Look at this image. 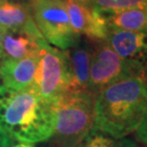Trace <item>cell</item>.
Here are the masks:
<instances>
[{
    "label": "cell",
    "instance_id": "6da1fadb",
    "mask_svg": "<svg viewBox=\"0 0 147 147\" xmlns=\"http://www.w3.org/2000/svg\"><path fill=\"white\" fill-rule=\"evenodd\" d=\"M147 111V80L129 77L104 87L95 96L93 129L123 139L139 128Z\"/></svg>",
    "mask_w": 147,
    "mask_h": 147
},
{
    "label": "cell",
    "instance_id": "7a4b0ae2",
    "mask_svg": "<svg viewBox=\"0 0 147 147\" xmlns=\"http://www.w3.org/2000/svg\"><path fill=\"white\" fill-rule=\"evenodd\" d=\"M52 105L39 96L34 86L15 90L0 87V127L9 137L24 143H38L53 136Z\"/></svg>",
    "mask_w": 147,
    "mask_h": 147
},
{
    "label": "cell",
    "instance_id": "3957f363",
    "mask_svg": "<svg viewBox=\"0 0 147 147\" xmlns=\"http://www.w3.org/2000/svg\"><path fill=\"white\" fill-rule=\"evenodd\" d=\"M54 142L77 147L94 126L95 97L88 90L67 91L54 104Z\"/></svg>",
    "mask_w": 147,
    "mask_h": 147
},
{
    "label": "cell",
    "instance_id": "277c9868",
    "mask_svg": "<svg viewBox=\"0 0 147 147\" xmlns=\"http://www.w3.org/2000/svg\"><path fill=\"white\" fill-rule=\"evenodd\" d=\"M29 6L37 29L49 44L67 51L79 40L71 27L65 0H30Z\"/></svg>",
    "mask_w": 147,
    "mask_h": 147
},
{
    "label": "cell",
    "instance_id": "5b68a950",
    "mask_svg": "<svg viewBox=\"0 0 147 147\" xmlns=\"http://www.w3.org/2000/svg\"><path fill=\"white\" fill-rule=\"evenodd\" d=\"M91 48L88 91L94 97L104 87L129 77L147 80V69L124 61L116 53L106 40L95 41Z\"/></svg>",
    "mask_w": 147,
    "mask_h": 147
},
{
    "label": "cell",
    "instance_id": "8992f818",
    "mask_svg": "<svg viewBox=\"0 0 147 147\" xmlns=\"http://www.w3.org/2000/svg\"><path fill=\"white\" fill-rule=\"evenodd\" d=\"M72 86V76L65 51L43 48L34 76L33 86L39 96L49 104H54Z\"/></svg>",
    "mask_w": 147,
    "mask_h": 147
},
{
    "label": "cell",
    "instance_id": "52a82bcc",
    "mask_svg": "<svg viewBox=\"0 0 147 147\" xmlns=\"http://www.w3.org/2000/svg\"><path fill=\"white\" fill-rule=\"evenodd\" d=\"M72 30L77 35H84L92 41L105 40L108 24L105 15L93 6L75 0H65Z\"/></svg>",
    "mask_w": 147,
    "mask_h": 147
},
{
    "label": "cell",
    "instance_id": "ba28073f",
    "mask_svg": "<svg viewBox=\"0 0 147 147\" xmlns=\"http://www.w3.org/2000/svg\"><path fill=\"white\" fill-rule=\"evenodd\" d=\"M105 40L121 59L147 69V32L108 28Z\"/></svg>",
    "mask_w": 147,
    "mask_h": 147
},
{
    "label": "cell",
    "instance_id": "9c48e42d",
    "mask_svg": "<svg viewBox=\"0 0 147 147\" xmlns=\"http://www.w3.org/2000/svg\"><path fill=\"white\" fill-rule=\"evenodd\" d=\"M40 53L22 59H1L0 76L3 86L15 90L33 86Z\"/></svg>",
    "mask_w": 147,
    "mask_h": 147
},
{
    "label": "cell",
    "instance_id": "30bf717a",
    "mask_svg": "<svg viewBox=\"0 0 147 147\" xmlns=\"http://www.w3.org/2000/svg\"><path fill=\"white\" fill-rule=\"evenodd\" d=\"M49 44L24 30H4L1 59H22L39 54Z\"/></svg>",
    "mask_w": 147,
    "mask_h": 147
},
{
    "label": "cell",
    "instance_id": "8fae6325",
    "mask_svg": "<svg viewBox=\"0 0 147 147\" xmlns=\"http://www.w3.org/2000/svg\"><path fill=\"white\" fill-rule=\"evenodd\" d=\"M0 28L4 30H24L39 39H45L37 29L30 6L5 0L0 2Z\"/></svg>",
    "mask_w": 147,
    "mask_h": 147
},
{
    "label": "cell",
    "instance_id": "7c38bea8",
    "mask_svg": "<svg viewBox=\"0 0 147 147\" xmlns=\"http://www.w3.org/2000/svg\"><path fill=\"white\" fill-rule=\"evenodd\" d=\"M65 52L72 76V86L70 90H88L91 47L79 38L71 48L65 51Z\"/></svg>",
    "mask_w": 147,
    "mask_h": 147
},
{
    "label": "cell",
    "instance_id": "4fadbf2b",
    "mask_svg": "<svg viewBox=\"0 0 147 147\" xmlns=\"http://www.w3.org/2000/svg\"><path fill=\"white\" fill-rule=\"evenodd\" d=\"M105 14L107 19L108 28L147 32V10L145 9H128Z\"/></svg>",
    "mask_w": 147,
    "mask_h": 147
},
{
    "label": "cell",
    "instance_id": "5bb4252c",
    "mask_svg": "<svg viewBox=\"0 0 147 147\" xmlns=\"http://www.w3.org/2000/svg\"><path fill=\"white\" fill-rule=\"evenodd\" d=\"M77 147H138V144L133 140L116 139L92 128Z\"/></svg>",
    "mask_w": 147,
    "mask_h": 147
},
{
    "label": "cell",
    "instance_id": "9a60e30c",
    "mask_svg": "<svg viewBox=\"0 0 147 147\" xmlns=\"http://www.w3.org/2000/svg\"><path fill=\"white\" fill-rule=\"evenodd\" d=\"M91 6L105 13H113L135 8L147 10V0H92Z\"/></svg>",
    "mask_w": 147,
    "mask_h": 147
},
{
    "label": "cell",
    "instance_id": "2e32d148",
    "mask_svg": "<svg viewBox=\"0 0 147 147\" xmlns=\"http://www.w3.org/2000/svg\"><path fill=\"white\" fill-rule=\"evenodd\" d=\"M135 137L138 142L147 147V111L139 128L135 131Z\"/></svg>",
    "mask_w": 147,
    "mask_h": 147
},
{
    "label": "cell",
    "instance_id": "e0dca14e",
    "mask_svg": "<svg viewBox=\"0 0 147 147\" xmlns=\"http://www.w3.org/2000/svg\"><path fill=\"white\" fill-rule=\"evenodd\" d=\"M9 144H10V137L0 127V147H9Z\"/></svg>",
    "mask_w": 147,
    "mask_h": 147
},
{
    "label": "cell",
    "instance_id": "ac0fdd59",
    "mask_svg": "<svg viewBox=\"0 0 147 147\" xmlns=\"http://www.w3.org/2000/svg\"><path fill=\"white\" fill-rule=\"evenodd\" d=\"M3 34H4V30H3L2 28H0V60H1V58H2V53H3V51H2Z\"/></svg>",
    "mask_w": 147,
    "mask_h": 147
},
{
    "label": "cell",
    "instance_id": "d6986e66",
    "mask_svg": "<svg viewBox=\"0 0 147 147\" xmlns=\"http://www.w3.org/2000/svg\"><path fill=\"white\" fill-rule=\"evenodd\" d=\"M75 1L78 3H81V4L87 5V6L91 5V3H92V0H75Z\"/></svg>",
    "mask_w": 147,
    "mask_h": 147
},
{
    "label": "cell",
    "instance_id": "ffe728a7",
    "mask_svg": "<svg viewBox=\"0 0 147 147\" xmlns=\"http://www.w3.org/2000/svg\"><path fill=\"white\" fill-rule=\"evenodd\" d=\"M11 147H32V145L28 144V143H24V142H20V143H17V144H15Z\"/></svg>",
    "mask_w": 147,
    "mask_h": 147
},
{
    "label": "cell",
    "instance_id": "44dd1931",
    "mask_svg": "<svg viewBox=\"0 0 147 147\" xmlns=\"http://www.w3.org/2000/svg\"><path fill=\"white\" fill-rule=\"evenodd\" d=\"M49 147H65V146H63L62 144H60V143H58V142H54V140H52Z\"/></svg>",
    "mask_w": 147,
    "mask_h": 147
},
{
    "label": "cell",
    "instance_id": "7402d4cb",
    "mask_svg": "<svg viewBox=\"0 0 147 147\" xmlns=\"http://www.w3.org/2000/svg\"><path fill=\"white\" fill-rule=\"evenodd\" d=\"M3 86V83H2V79H1V76H0V87Z\"/></svg>",
    "mask_w": 147,
    "mask_h": 147
},
{
    "label": "cell",
    "instance_id": "603a6c76",
    "mask_svg": "<svg viewBox=\"0 0 147 147\" xmlns=\"http://www.w3.org/2000/svg\"><path fill=\"white\" fill-rule=\"evenodd\" d=\"M2 1H5V0H0V2H2Z\"/></svg>",
    "mask_w": 147,
    "mask_h": 147
},
{
    "label": "cell",
    "instance_id": "cb8c5ba5",
    "mask_svg": "<svg viewBox=\"0 0 147 147\" xmlns=\"http://www.w3.org/2000/svg\"><path fill=\"white\" fill-rule=\"evenodd\" d=\"M144 147H145V146H144Z\"/></svg>",
    "mask_w": 147,
    "mask_h": 147
}]
</instances>
